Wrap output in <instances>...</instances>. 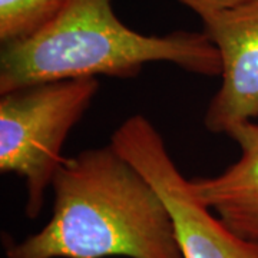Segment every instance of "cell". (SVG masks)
Masks as SVG:
<instances>
[{
  "mask_svg": "<svg viewBox=\"0 0 258 258\" xmlns=\"http://www.w3.org/2000/svg\"><path fill=\"white\" fill-rule=\"evenodd\" d=\"M168 62L201 76H220V52L204 32L148 36L123 25L113 0H68L36 36L2 45L0 95L32 83L109 76L129 79Z\"/></svg>",
  "mask_w": 258,
  "mask_h": 258,
  "instance_id": "obj_2",
  "label": "cell"
},
{
  "mask_svg": "<svg viewBox=\"0 0 258 258\" xmlns=\"http://www.w3.org/2000/svg\"><path fill=\"white\" fill-rule=\"evenodd\" d=\"M53 210L22 241L3 235L6 258H184L172 215L154 185L111 142L66 157Z\"/></svg>",
  "mask_w": 258,
  "mask_h": 258,
  "instance_id": "obj_1",
  "label": "cell"
},
{
  "mask_svg": "<svg viewBox=\"0 0 258 258\" xmlns=\"http://www.w3.org/2000/svg\"><path fill=\"white\" fill-rule=\"evenodd\" d=\"M111 144L162 197L184 258H258L257 242L237 235L194 197L162 135L148 118L129 116L112 134Z\"/></svg>",
  "mask_w": 258,
  "mask_h": 258,
  "instance_id": "obj_4",
  "label": "cell"
},
{
  "mask_svg": "<svg viewBox=\"0 0 258 258\" xmlns=\"http://www.w3.org/2000/svg\"><path fill=\"white\" fill-rule=\"evenodd\" d=\"M201 20L222 64L221 85L204 125L212 134L228 135L234 126L258 118V0H241Z\"/></svg>",
  "mask_w": 258,
  "mask_h": 258,
  "instance_id": "obj_5",
  "label": "cell"
},
{
  "mask_svg": "<svg viewBox=\"0 0 258 258\" xmlns=\"http://www.w3.org/2000/svg\"><path fill=\"white\" fill-rule=\"evenodd\" d=\"M68 0H0V43L32 39L55 20Z\"/></svg>",
  "mask_w": 258,
  "mask_h": 258,
  "instance_id": "obj_7",
  "label": "cell"
},
{
  "mask_svg": "<svg viewBox=\"0 0 258 258\" xmlns=\"http://www.w3.org/2000/svg\"><path fill=\"white\" fill-rule=\"evenodd\" d=\"M228 137L238 144L240 158L218 175L188 179L189 188L231 231L258 244V123L242 122Z\"/></svg>",
  "mask_w": 258,
  "mask_h": 258,
  "instance_id": "obj_6",
  "label": "cell"
},
{
  "mask_svg": "<svg viewBox=\"0 0 258 258\" xmlns=\"http://www.w3.org/2000/svg\"><path fill=\"white\" fill-rule=\"evenodd\" d=\"M99 91L96 78L32 83L0 95V172L26 186L25 214L35 220L62 165L66 139Z\"/></svg>",
  "mask_w": 258,
  "mask_h": 258,
  "instance_id": "obj_3",
  "label": "cell"
},
{
  "mask_svg": "<svg viewBox=\"0 0 258 258\" xmlns=\"http://www.w3.org/2000/svg\"><path fill=\"white\" fill-rule=\"evenodd\" d=\"M179 2L184 6L194 10L200 18L204 19L215 12L234 6L241 0H179Z\"/></svg>",
  "mask_w": 258,
  "mask_h": 258,
  "instance_id": "obj_8",
  "label": "cell"
}]
</instances>
